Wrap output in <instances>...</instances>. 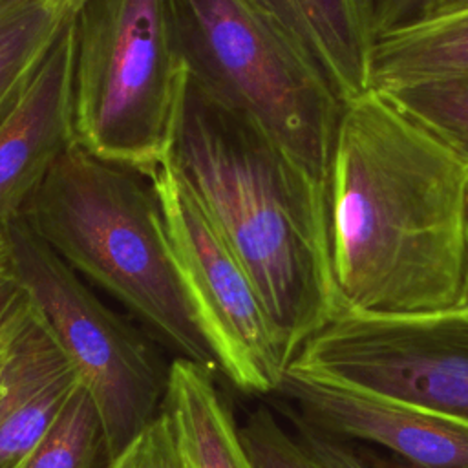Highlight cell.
<instances>
[{"label": "cell", "instance_id": "obj_20", "mask_svg": "<svg viewBox=\"0 0 468 468\" xmlns=\"http://www.w3.org/2000/svg\"><path fill=\"white\" fill-rule=\"evenodd\" d=\"M106 468H186L166 413L161 411Z\"/></svg>", "mask_w": 468, "mask_h": 468}, {"label": "cell", "instance_id": "obj_3", "mask_svg": "<svg viewBox=\"0 0 468 468\" xmlns=\"http://www.w3.org/2000/svg\"><path fill=\"white\" fill-rule=\"evenodd\" d=\"M75 272L208 371L218 360L199 327L148 177L71 143L22 216Z\"/></svg>", "mask_w": 468, "mask_h": 468}, {"label": "cell", "instance_id": "obj_5", "mask_svg": "<svg viewBox=\"0 0 468 468\" xmlns=\"http://www.w3.org/2000/svg\"><path fill=\"white\" fill-rule=\"evenodd\" d=\"M71 135L146 174L168 157L188 69L170 0H79L71 13Z\"/></svg>", "mask_w": 468, "mask_h": 468}, {"label": "cell", "instance_id": "obj_8", "mask_svg": "<svg viewBox=\"0 0 468 468\" xmlns=\"http://www.w3.org/2000/svg\"><path fill=\"white\" fill-rule=\"evenodd\" d=\"M144 176L157 196L185 289L219 369L245 393H274L289 362L249 274L168 157Z\"/></svg>", "mask_w": 468, "mask_h": 468}, {"label": "cell", "instance_id": "obj_9", "mask_svg": "<svg viewBox=\"0 0 468 468\" xmlns=\"http://www.w3.org/2000/svg\"><path fill=\"white\" fill-rule=\"evenodd\" d=\"M305 424L388 453L400 468H468V426L289 366L274 391Z\"/></svg>", "mask_w": 468, "mask_h": 468}, {"label": "cell", "instance_id": "obj_21", "mask_svg": "<svg viewBox=\"0 0 468 468\" xmlns=\"http://www.w3.org/2000/svg\"><path fill=\"white\" fill-rule=\"evenodd\" d=\"M437 0H373L375 35L424 18Z\"/></svg>", "mask_w": 468, "mask_h": 468}, {"label": "cell", "instance_id": "obj_11", "mask_svg": "<svg viewBox=\"0 0 468 468\" xmlns=\"http://www.w3.org/2000/svg\"><path fill=\"white\" fill-rule=\"evenodd\" d=\"M79 382L75 367L27 298L2 367L0 468H24Z\"/></svg>", "mask_w": 468, "mask_h": 468}, {"label": "cell", "instance_id": "obj_4", "mask_svg": "<svg viewBox=\"0 0 468 468\" xmlns=\"http://www.w3.org/2000/svg\"><path fill=\"white\" fill-rule=\"evenodd\" d=\"M170 2L188 79L325 194L344 102L314 58L256 0Z\"/></svg>", "mask_w": 468, "mask_h": 468}, {"label": "cell", "instance_id": "obj_18", "mask_svg": "<svg viewBox=\"0 0 468 468\" xmlns=\"http://www.w3.org/2000/svg\"><path fill=\"white\" fill-rule=\"evenodd\" d=\"M239 437L254 468H325L265 404L245 417Z\"/></svg>", "mask_w": 468, "mask_h": 468}, {"label": "cell", "instance_id": "obj_26", "mask_svg": "<svg viewBox=\"0 0 468 468\" xmlns=\"http://www.w3.org/2000/svg\"><path fill=\"white\" fill-rule=\"evenodd\" d=\"M466 305H468V302H466Z\"/></svg>", "mask_w": 468, "mask_h": 468}, {"label": "cell", "instance_id": "obj_23", "mask_svg": "<svg viewBox=\"0 0 468 468\" xmlns=\"http://www.w3.org/2000/svg\"><path fill=\"white\" fill-rule=\"evenodd\" d=\"M27 303V296H26V302L22 303V307L16 311V314L9 320V324L0 331V388H2V367H4V360H5V355H7V346H9V336H11V331H13V325L16 322V318L20 316L22 309L26 307Z\"/></svg>", "mask_w": 468, "mask_h": 468}, {"label": "cell", "instance_id": "obj_12", "mask_svg": "<svg viewBox=\"0 0 468 468\" xmlns=\"http://www.w3.org/2000/svg\"><path fill=\"white\" fill-rule=\"evenodd\" d=\"M314 58L346 104L371 88L373 0H256Z\"/></svg>", "mask_w": 468, "mask_h": 468}, {"label": "cell", "instance_id": "obj_13", "mask_svg": "<svg viewBox=\"0 0 468 468\" xmlns=\"http://www.w3.org/2000/svg\"><path fill=\"white\" fill-rule=\"evenodd\" d=\"M163 411L186 468H254L212 371L188 358H174Z\"/></svg>", "mask_w": 468, "mask_h": 468}, {"label": "cell", "instance_id": "obj_1", "mask_svg": "<svg viewBox=\"0 0 468 468\" xmlns=\"http://www.w3.org/2000/svg\"><path fill=\"white\" fill-rule=\"evenodd\" d=\"M342 314L415 316L468 302V157L393 95L342 108L325 181Z\"/></svg>", "mask_w": 468, "mask_h": 468}, {"label": "cell", "instance_id": "obj_6", "mask_svg": "<svg viewBox=\"0 0 468 468\" xmlns=\"http://www.w3.org/2000/svg\"><path fill=\"white\" fill-rule=\"evenodd\" d=\"M4 238L7 271L93 397L113 459L163 411L170 366L22 218Z\"/></svg>", "mask_w": 468, "mask_h": 468}, {"label": "cell", "instance_id": "obj_14", "mask_svg": "<svg viewBox=\"0 0 468 468\" xmlns=\"http://www.w3.org/2000/svg\"><path fill=\"white\" fill-rule=\"evenodd\" d=\"M468 75V5L377 37L371 88L400 91Z\"/></svg>", "mask_w": 468, "mask_h": 468}, {"label": "cell", "instance_id": "obj_19", "mask_svg": "<svg viewBox=\"0 0 468 468\" xmlns=\"http://www.w3.org/2000/svg\"><path fill=\"white\" fill-rule=\"evenodd\" d=\"M282 413L294 428V435L325 468H400L388 453L375 446L327 435L285 410Z\"/></svg>", "mask_w": 468, "mask_h": 468}, {"label": "cell", "instance_id": "obj_22", "mask_svg": "<svg viewBox=\"0 0 468 468\" xmlns=\"http://www.w3.org/2000/svg\"><path fill=\"white\" fill-rule=\"evenodd\" d=\"M26 302V292L16 280L7 272L0 276V331L15 316V313Z\"/></svg>", "mask_w": 468, "mask_h": 468}, {"label": "cell", "instance_id": "obj_16", "mask_svg": "<svg viewBox=\"0 0 468 468\" xmlns=\"http://www.w3.org/2000/svg\"><path fill=\"white\" fill-rule=\"evenodd\" d=\"M110 461L99 408L79 382L24 468H106Z\"/></svg>", "mask_w": 468, "mask_h": 468}, {"label": "cell", "instance_id": "obj_10", "mask_svg": "<svg viewBox=\"0 0 468 468\" xmlns=\"http://www.w3.org/2000/svg\"><path fill=\"white\" fill-rule=\"evenodd\" d=\"M71 16L0 117V234L22 216L71 135Z\"/></svg>", "mask_w": 468, "mask_h": 468}, {"label": "cell", "instance_id": "obj_17", "mask_svg": "<svg viewBox=\"0 0 468 468\" xmlns=\"http://www.w3.org/2000/svg\"><path fill=\"white\" fill-rule=\"evenodd\" d=\"M389 95L441 132L468 157V75L406 88Z\"/></svg>", "mask_w": 468, "mask_h": 468}, {"label": "cell", "instance_id": "obj_24", "mask_svg": "<svg viewBox=\"0 0 468 468\" xmlns=\"http://www.w3.org/2000/svg\"><path fill=\"white\" fill-rule=\"evenodd\" d=\"M468 0H437L435 5L431 7V11L426 16H433V15H441V13H450V11H457L461 7H466ZM424 16V18H426Z\"/></svg>", "mask_w": 468, "mask_h": 468}, {"label": "cell", "instance_id": "obj_15", "mask_svg": "<svg viewBox=\"0 0 468 468\" xmlns=\"http://www.w3.org/2000/svg\"><path fill=\"white\" fill-rule=\"evenodd\" d=\"M79 0H0V117L44 58Z\"/></svg>", "mask_w": 468, "mask_h": 468}, {"label": "cell", "instance_id": "obj_2", "mask_svg": "<svg viewBox=\"0 0 468 468\" xmlns=\"http://www.w3.org/2000/svg\"><path fill=\"white\" fill-rule=\"evenodd\" d=\"M168 159L249 274L291 364L340 316L325 194L256 126L190 79Z\"/></svg>", "mask_w": 468, "mask_h": 468}, {"label": "cell", "instance_id": "obj_7", "mask_svg": "<svg viewBox=\"0 0 468 468\" xmlns=\"http://www.w3.org/2000/svg\"><path fill=\"white\" fill-rule=\"evenodd\" d=\"M289 366L468 426V305L415 316L342 314Z\"/></svg>", "mask_w": 468, "mask_h": 468}, {"label": "cell", "instance_id": "obj_25", "mask_svg": "<svg viewBox=\"0 0 468 468\" xmlns=\"http://www.w3.org/2000/svg\"><path fill=\"white\" fill-rule=\"evenodd\" d=\"M7 245L4 234H0V276L7 274Z\"/></svg>", "mask_w": 468, "mask_h": 468}]
</instances>
